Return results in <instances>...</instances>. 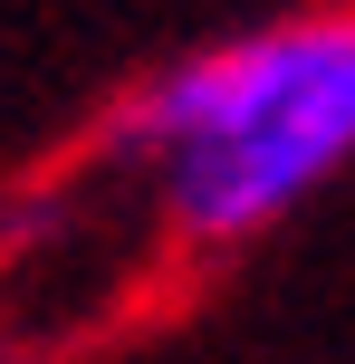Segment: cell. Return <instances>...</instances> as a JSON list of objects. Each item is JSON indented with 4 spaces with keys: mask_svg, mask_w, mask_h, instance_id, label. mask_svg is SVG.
<instances>
[{
    "mask_svg": "<svg viewBox=\"0 0 355 364\" xmlns=\"http://www.w3.org/2000/svg\"><path fill=\"white\" fill-rule=\"evenodd\" d=\"M115 154L154 173L164 220L202 250L279 230L355 164V10L269 19L164 68L115 115Z\"/></svg>",
    "mask_w": 355,
    "mask_h": 364,
    "instance_id": "obj_1",
    "label": "cell"
}]
</instances>
